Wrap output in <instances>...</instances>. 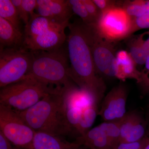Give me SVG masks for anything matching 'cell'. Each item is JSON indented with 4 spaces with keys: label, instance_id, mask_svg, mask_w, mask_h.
Here are the masks:
<instances>
[{
    "label": "cell",
    "instance_id": "cell-1",
    "mask_svg": "<svg viewBox=\"0 0 149 149\" xmlns=\"http://www.w3.org/2000/svg\"><path fill=\"white\" fill-rule=\"evenodd\" d=\"M66 39L70 76L81 90L89 93L98 104L104 98L106 85L96 72L85 24L78 20L70 23Z\"/></svg>",
    "mask_w": 149,
    "mask_h": 149
},
{
    "label": "cell",
    "instance_id": "cell-2",
    "mask_svg": "<svg viewBox=\"0 0 149 149\" xmlns=\"http://www.w3.org/2000/svg\"><path fill=\"white\" fill-rule=\"evenodd\" d=\"M17 111L35 132L59 137L72 133L65 117L63 88L45 96L28 109Z\"/></svg>",
    "mask_w": 149,
    "mask_h": 149
},
{
    "label": "cell",
    "instance_id": "cell-3",
    "mask_svg": "<svg viewBox=\"0 0 149 149\" xmlns=\"http://www.w3.org/2000/svg\"><path fill=\"white\" fill-rule=\"evenodd\" d=\"M32 51V63L27 75L46 85L68 88L76 84L70 76L67 50L64 45L53 50Z\"/></svg>",
    "mask_w": 149,
    "mask_h": 149
},
{
    "label": "cell",
    "instance_id": "cell-4",
    "mask_svg": "<svg viewBox=\"0 0 149 149\" xmlns=\"http://www.w3.org/2000/svg\"><path fill=\"white\" fill-rule=\"evenodd\" d=\"M60 89L51 88L26 75L20 81L1 88L0 104L22 111L33 106L45 96Z\"/></svg>",
    "mask_w": 149,
    "mask_h": 149
},
{
    "label": "cell",
    "instance_id": "cell-5",
    "mask_svg": "<svg viewBox=\"0 0 149 149\" xmlns=\"http://www.w3.org/2000/svg\"><path fill=\"white\" fill-rule=\"evenodd\" d=\"M1 88L22 80L29 72L32 51L24 47L4 48L0 51Z\"/></svg>",
    "mask_w": 149,
    "mask_h": 149
},
{
    "label": "cell",
    "instance_id": "cell-6",
    "mask_svg": "<svg viewBox=\"0 0 149 149\" xmlns=\"http://www.w3.org/2000/svg\"><path fill=\"white\" fill-rule=\"evenodd\" d=\"M0 131L14 146L32 149L36 132L27 125L17 111L0 104Z\"/></svg>",
    "mask_w": 149,
    "mask_h": 149
},
{
    "label": "cell",
    "instance_id": "cell-7",
    "mask_svg": "<svg viewBox=\"0 0 149 149\" xmlns=\"http://www.w3.org/2000/svg\"><path fill=\"white\" fill-rule=\"evenodd\" d=\"M132 24L133 19L117 6L102 13L98 21L92 25L104 39L115 43L131 37Z\"/></svg>",
    "mask_w": 149,
    "mask_h": 149
},
{
    "label": "cell",
    "instance_id": "cell-8",
    "mask_svg": "<svg viewBox=\"0 0 149 149\" xmlns=\"http://www.w3.org/2000/svg\"><path fill=\"white\" fill-rule=\"evenodd\" d=\"M85 26L96 72L102 78H116L114 43L104 39L93 25Z\"/></svg>",
    "mask_w": 149,
    "mask_h": 149
},
{
    "label": "cell",
    "instance_id": "cell-9",
    "mask_svg": "<svg viewBox=\"0 0 149 149\" xmlns=\"http://www.w3.org/2000/svg\"><path fill=\"white\" fill-rule=\"evenodd\" d=\"M128 90L120 83L112 88L104 97L98 115L105 121L120 119L126 114Z\"/></svg>",
    "mask_w": 149,
    "mask_h": 149
},
{
    "label": "cell",
    "instance_id": "cell-10",
    "mask_svg": "<svg viewBox=\"0 0 149 149\" xmlns=\"http://www.w3.org/2000/svg\"><path fill=\"white\" fill-rule=\"evenodd\" d=\"M65 29H51L35 37L24 38L23 47L32 51H49L61 48L66 41Z\"/></svg>",
    "mask_w": 149,
    "mask_h": 149
},
{
    "label": "cell",
    "instance_id": "cell-11",
    "mask_svg": "<svg viewBox=\"0 0 149 149\" xmlns=\"http://www.w3.org/2000/svg\"><path fill=\"white\" fill-rule=\"evenodd\" d=\"M37 14L61 24L70 23L73 12L68 1L37 0Z\"/></svg>",
    "mask_w": 149,
    "mask_h": 149
},
{
    "label": "cell",
    "instance_id": "cell-12",
    "mask_svg": "<svg viewBox=\"0 0 149 149\" xmlns=\"http://www.w3.org/2000/svg\"><path fill=\"white\" fill-rule=\"evenodd\" d=\"M145 131L143 121L141 116L136 111L127 113L121 118L119 143L125 140H139L143 137Z\"/></svg>",
    "mask_w": 149,
    "mask_h": 149
},
{
    "label": "cell",
    "instance_id": "cell-13",
    "mask_svg": "<svg viewBox=\"0 0 149 149\" xmlns=\"http://www.w3.org/2000/svg\"><path fill=\"white\" fill-rule=\"evenodd\" d=\"M137 65L128 52L123 50L118 51L116 59V78L123 81L133 79L140 84L142 72L137 69Z\"/></svg>",
    "mask_w": 149,
    "mask_h": 149
},
{
    "label": "cell",
    "instance_id": "cell-14",
    "mask_svg": "<svg viewBox=\"0 0 149 149\" xmlns=\"http://www.w3.org/2000/svg\"><path fill=\"white\" fill-rule=\"evenodd\" d=\"M32 149H89L76 143L70 142L59 136L36 132Z\"/></svg>",
    "mask_w": 149,
    "mask_h": 149
},
{
    "label": "cell",
    "instance_id": "cell-15",
    "mask_svg": "<svg viewBox=\"0 0 149 149\" xmlns=\"http://www.w3.org/2000/svg\"><path fill=\"white\" fill-rule=\"evenodd\" d=\"M70 23L61 24L37 13L24 27V38L35 37L53 29H65Z\"/></svg>",
    "mask_w": 149,
    "mask_h": 149
},
{
    "label": "cell",
    "instance_id": "cell-16",
    "mask_svg": "<svg viewBox=\"0 0 149 149\" xmlns=\"http://www.w3.org/2000/svg\"><path fill=\"white\" fill-rule=\"evenodd\" d=\"M24 34L10 22L0 17L1 49L23 47Z\"/></svg>",
    "mask_w": 149,
    "mask_h": 149
},
{
    "label": "cell",
    "instance_id": "cell-17",
    "mask_svg": "<svg viewBox=\"0 0 149 149\" xmlns=\"http://www.w3.org/2000/svg\"><path fill=\"white\" fill-rule=\"evenodd\" d=\"M75 141L89 149H113L109 140L100 125L89 130L84 136H78Z\"/></svg>",
    "mask_w": 149,
    "mask_h": 149
},
{
    "label": "cell",
    "instance_id": "cell-18",
    "mask_svg": "<svg viewBox=\"0 0 149 149\" xmlns=\"http://www.w3.org/2000/svg\"><path fill=\"white\" fill-rule=\"evenodd\" d=\"M98 105L95 104L82 111L80 121L77 128L79 136L85 135L94 124L97 116L98 115Z\"/></svg>",
    "mask_w": 149,
    "mask_h": 149
},
{
    "label": "cell",
    "instance_id": "cell-19",
    "mask_svg": "<svg viewBox=\"0 0 149 149\" xmlns=\"http://www.w3.org/2000/svg\"><path fill=\"white\" fill-rule=\"evenodd\" d=\"M120 6L132 19L149 12V0H134L120 2Z\"/></svg>",
    "mask_w": 149,
    "mask_h": 149
},
{
    "label": "cell",
    "instance_id": "cell-20",
    "mask_svg": "<svg viewBox=\"0 0 149 149\" xmlns=\"http://www.w3.org/2000/svg\"><path fill=\"white\" fill-rule=\"evenodd\" d=\"M143 34L130 39L128 44L129 52L137 65H143L147 57L143 48Z\"/></svg>",
    "mask_w": 149,
    "mask_h": 149
},
{
    "label": "cell",
    "instance_id": "cell-21",
    "mask_svg": "<svg viewBox=\"0 0 149 149\" xmlns=\"http://www.w3.org/2000/svg\"><path fill=\"white\" fill-rule=\"evenodd\" d=\"M0 17L4 19L21 30V20L11 0H0Z\"/></svg>",
    "mask_w": 149,
    "mask_h": 149
},
{
    "label": "cell",
    "instance_id": "cell-22",
    "mask_svg": "<svg viewBox=\"0 0 149 149\" xmlns=\"http://www.w3.org/2000/svg\"><path fill=\"white\" fill-rule=\"evenodd\" d=\"M120 122L121 118L113 121L104 122L99 125L105 133L113 149L119 143Z\"/></svg>",
    "mask_w": 149,
    "mask_h": 149
},
{
    "label": "cell",
    "instance_id": "cell-23",
    "mask_svg": "<svg viewBox=\"0 0 149 149\" xmlns=\"http://www.w3.org/2000/svg\"><path fill=\"white\" fill-rule=\"evenodd\" d=\"M64 108L65 117L68 127L72 132L77 133L82 110L75 107L65 106L64 105Z\"/></svg>",
    "mask_w": 149,
    "mask_h": 149
},
{
    "label": "cell",
    "instance_id": "cell-24",
    "mask_svg": "<svg viewBox=\"0 0 149 149\" xmlns=\"http://www.w3.org/2000/svg\"><path fill=\"white\" fill-rule=\"evenodd\" d=\"M68 1L73 13L78 15L84 24L87 25L94 24L82 0H68Z\"/></svg>",
    "mask_w": 149,
    "mask_h": 149
},
{
    "label": "cell",
    "instance_id": "cell-25",
    "mask_svg": "<svg viewBox=\"0 0 149 149\" xmlns=\"http://www.w3.org/2000/svg\"><path fill=\"white\" fill-rule=\"evenodd\" d=\"M37 6L36 0H22L23 15L21 21L25 25L29 23L30 18L36 13L35 12Z\"/></svg>",
    "mask_w": 149,
    "mask_h": 149
},
{
    "label": "cell",
    "instance_id": "cell-26",
    "mask_svg": "<svg viewBox=\"0 0 149 149\" xmlns=\"http://www.w3.org/2000/svg\"><path fill=\"white\" fill-rule=\"evenodd\" d=\"M149 28V12L142 16L133 19L131 34L141 30Z\"/></svg>",
    "mask_w": 149,
    "mask_h": 149
},
{
    "label": "cell",
    "instance_id": "cell-27",
    "mask_svg": "<svg viewBox=\"0 0 149 149\" xmlns=\"http://www.w3.org/2000/svg\"><path fill=\"white\" fill-rule=\"evenodd\" d=\"M89 15L95 24L101 15V12L93 0H82Z\"/></svg>",
    "mask_w": 149,
    "mask_h": 149
},
{
    "label": "cell",
    "instance_id": "cell-28",
    "mask_svg": "<svg viewBox=\"0 0 149 149\" xmlns=\"http://www.w3.org/2000/svg\"><path fill=\"white\" fill-rule=\"evenodd\" d=\"M148 137L145 136L143 139L136 142L120 143L113 149H145Z\"/></svg>",
    "mask_w": 149,
    "mask_h": 149
},
{
    "label": "cell",
    "instance_id": "cell-29",
    "mask_svg": "<svg viewBox=\"0 0 149 149\" xmlns=\"http://www.w3.org/2000/svg\"><path fill=\"white\" fill-rule=\"evenodd\" d=\"M100 10L101 13L105 12L114 7L119 5V2L112 0H93Z\"/></svg>",
    "mask_w": 149,
    "mask_h": 149
},
{
    "label": "cell",
    "instance_id": "cell-30",
    "mask_svg": "<svg viewBox=\"0 0 149 149\" xmlns=\"http://www.w3.org/2000/svg\"><path fill=\"white\" fill-rule=\"evenodd\" d=\"M11 143L0 131V149H21Z\"/></svg>",
    "mask_w": 149,
    "mask_h": 149
},
{
    "label": "cell",
    "instance_id": "cell-31",
    "mask_svg": "<svg viewBox=\"0 0 149 149\" xmlns=\"http://www.w3.org/2000/svg\"><path fill=\"white\" fill-rule=\"evenodd\" d=\"M145 35L146 36L147 38L145 39L144 37L143 33V48L145 55L146 56L147 58L149 56V31L145 32Z\"/></svg>",
    "mask_w": 149,
    "mask_h": 149
},
{
    "label": "cell",
    "instance_id": "cell-32",
    "mask_svg": "<svg viewBox=\"0 0 149 149\" xmlns=\"http://www.w3.org/2000/svg\"><path fill=\"white\" fill-rule=\"evenodd\" d=\"M145 68L142 72V77H141V80L140 84H141L146 78L149 77V56L146 60V62L145 63Z\"/></svg>",
    "mask_w": 149,
    "mask_h": 149
},
{
    "label": "cell",
    "instance_id": "cell-33",
    "mask_svg": "<svg viewBox=\"0 0 149 149\" xmlns=\"http://www.w3.org/2000/svg\"><path fill=\"white\" fill-rule=\"evenodd\" d=\"M141 84L146 91H149V77L146 78Z\"/></svg>",
    "mask_w": 149,
    "mask_h": 149
},
{
    "label": "cell",
    "instance_id": "cell-34",
    "mask_svg": "<svg viewBox=\"0 0 149 149\" xmlns=\"http://www.w3.org/2000/svg\"><path fill=\"white\" fill-rule=\"evenodd\" d=\"M145 149H149V138H148V142H147L146 146V148H145Z\"/></svg>",
    "mask_w": 149,
    "mask_h": 149
}]
</instances>
